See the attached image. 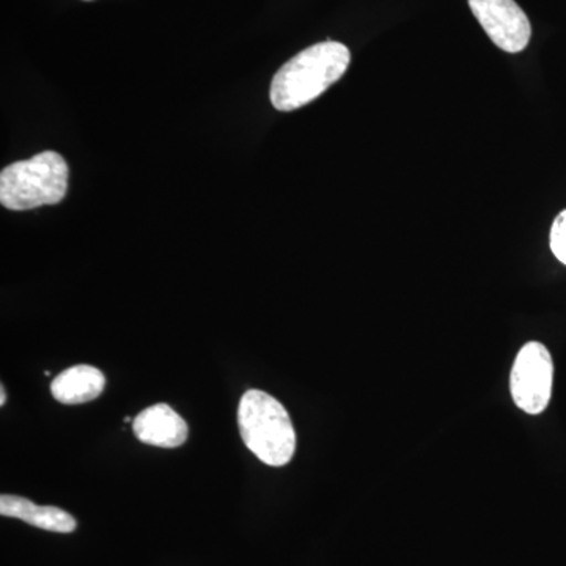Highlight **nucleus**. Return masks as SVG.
Returning a JSON list of instances; mask_svg holds the SVG:
<instances>
[{"mask_svg": "<svg viewBox=\"0 0 566 566\" xmlns=\"http://www.w3.org/2000/svg\"><path fill=\"white\" fill-rule=\"evenodd\" d=\"M349 62L348 48L337 41L307 48L275 73L271 82V103L281 112L301 109L333 87L348 70Z\"/></svg>", "mask_w": 566, "mask_h": 566, "instance_id": "f257e3e1", "label": "nucleus"}, {"mask_svg": "<svg viewBox=\"0 0 566 566\" xmlns=\"http://www.w3.org/2000/svg\"><path fill=\"white\" fill-rule=\"evenodd\" d=\"M69 164L59 153L43 151L0 174V203L13 211L61 203L69 189Z\"/></svg>", "mask_w": 566, "mask_h": 566, "instance_id": "7ed1b4c3", "label": "nucleus"}, {"mask_svg": "<svg viewBox=\"0 0 566 566\" xmlns=\"http://www.w3.org/2000/svg\"><path fill=\"white\" fill-rule=\"evenodd\" d=\"M551 251L558 262L566 264V210L557 216L551 229Z\"/></svg>", "mask_w": 566, "mask_h": 566, "instance_id": "1a4fd4ad", "label": "nucleus"}, {"mask_svg": "<svg viewBox=\"0 0 566 566\" xmlns=\"http://www.w3.org/2000/svg\"><path fill=\"white\" fill-rule=\"evenodd\" d=\"M7 403V390L6 387L0 386V406H6Z\"/></svg>", "mask_w": 566, "mask_h": 566, "instance_id": "9d476101", "label": "nucleus"}, {"mask_svg": "<svg viewBox=\"0 0 566 566\" xmlns=\"http://www.w3.org/2000/svg\"><path fill=\"white\" fill-rule=\"evenodd\" d=\"M469 7L499 50L512 54L526 50L531 21L515 0H469Z\"/></svg>", "mask_w": 566, "mask_h": 566, "instance_id": "39448f33", "label": "nucleus"}, {"mask_svg": "<svg viewBox=\"0 0 566 566\" xmlns=\"http://www.w3.org/2000/svg\"><path fill=\"white\" fill-rule=\"evenodd\" d=\"M0 515L17 517L31 526L48 532H57V534H71L77 526L76 520L65 510L51 505H35L29 499L20 497V495L2 494Z\"/></svg>", "mask_w": 566, "mask_h": 566, "instance_id": "0eeeda50", "label": "nucleus"}, {"mask_svg": "<svg viewBox=\"0 0 566 566\" xmlns=\"http://www.w3.org/2000/svg\"><path fill=\"white\" fill-rule=\"evenodd\" d=\"M87 2H88V0H87Z\"/></svg>", "mask_w": 566, "mask_h": 566, "instance_id": "9b49d317", "label": "nucleus"}, {"mask_svg": "<svg viewBox=\"0 0 566 566\" xmlns=\"http://www.w3.org/2000/svg\"><path fill=\"white\" fill-rule=\"evenodd\" d=\"M554 363L545 345L528 342L517 353L510 389L517 408L532 416L542 415L553 397Z\"/></svg>", "mask_w": 566, "mask_h": 566, "instance_id": "20e7f679", "label": "nucleus"}, {"mask_svg": "<svg viewBox=\"0 0 566 566\" xmlns=\"http://www.w3.org/2000/svg\"><path fill=\"white\" fill-rule=\"evenodd\" d=\"M238 427L249 450L264 464L281 468L289 464L296 450L289 412L263 390H248L238 406Z\"/></svg>", "mask_w": 566, "mask_h": 566, "instance_id": "f03ea898", "label": "nucleus"}, {"mask_svg": "<svg viewBox=\"0 0 566 566\" xmlns=\"http://www.w3.org/2000/svg\"><path fill=\"white\" fill-rule=\"evenodd\" d=\"M136 438L147 446L177 449L188 439V423L169 405L158 403L142 411L134 419Z\"/></svg>", "mask_w": 566, "mask_h": 566, "instance_id": "423d86ee", "label": "nucleus"}, {"mask_svg": "<svg viewBox=\"0 0 566 566\" xmlns=\"http://www.w3.org/2000/svg\"><path fill=\"white\" fill-rule=\"evenodd\" d=\"M106 387V376L92 365L66 368L51 385L52 397L62 405H82L95 400Z\"/></svg>", "mask_w": 566, "mask_h": 566, "instance_id": "6e6552de", "label": "nucleus"}]
</instances>
